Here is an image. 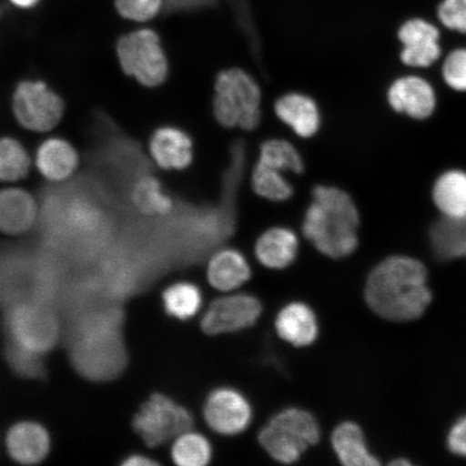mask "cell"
Returning a JSON list of instances; mask_svg holds the SVG:
<instances>
[{"label":"cell","instance_id":"18","mask_svg":"<svg viewBox=\"0 0 466 466\" xmlns=\"http://www.w3.org/2000/svg\"><path fill=\"white\" fill-rule=\"evenodd\" d=\"M5 447L11 459L21 464H37L48 456L50 436L42 424L23 421L13 425L5 437Z\"/></svg>","mask_w":466,"mask_h":466},{"label":"cell","instance_id":"40","mask_svg":"<svg viewBox=\"0 0 466 466\" xmlns=\"http://www.w3.org/2000/svg\"><path fill=\"white\" fill-rule=\"evenodd\" d=\"M3 14H4V10L2 8H0V17H2Z\"/></svg>","mask_w":466,"mask_h":466},{"label":"cell","instance_id":"23","mask_svg":"<svg viewBox=\"0 0 466 466\" xmlns=\"http://www.w3.org/2000/svg\"><path fill=\"white\" fill-rule=\"evenodd\" d=\"M79 156L71 143L63 138H49L39 146L36 166L49 182H63L74 177Z\"/></svg>","mask_w":466,"mask_h":466},{"label":"cell","instance_id":"10","mask_svg":"<svg viewBox=\"0 0 466 466\" xmlns=\"http://www.w3.org/2000/svg\"><path fill=\"white\" fill-rule=\"evenodd\" d=\"M132 425L146 445L158 447L188 432L194 427V417L187 408L156 393L139 408Z\"/></svg>","mask_w":466,"mask_h":466},{"label":"cell","instance_id":"19","mask_svg":"<svg viewBox=\"0 0 466 466\" xmlns=\"http://www.w3.org/2000/svg\"><path fill=\"white\" fill-rule=\"evenodd\" d=\"M37 218L36 197L20 188L0 190V232L22 235L35 228Z\"/></svg>","mask_w":466,"mask_h":466},{"label":"cell","instance_id":"36","mask_svg":"<svg viewBox=\"0 0 466 466\" xmlns=\"http://www.w3.org/2000/svg\"><path fill=\"white\" fill-rule=\"evenodd\" d=\"M448 446L453 453L466 457V416L453 425L448 436Z\"/></svg>","mask_w":466,"mask_h":466},{"label":"cell","instance_id":"2","mask_svg":"<svg viewBox=\"0 0 466 466\" xmlns=\"http://www.w3.org/2000/svg\"><path fill=\"white\" fill-rule=\"evenodd\" d=\"M124 311L109 304L71 319L66 333L69 360L86 380L109 381L126 370Z\"/></svg>","mask_w":466,"mask_h":466},{"label":"cell","instance_id":"21","mask_svg":"<svg viewBox=\"0 0 466 466\" xmlns=\"http://www.w3.org/2000/svg\"><path fill=\"white\" fill-rule=\"evenodd\" d=\"M277 333L295 347L312 345L319 336V324L312 309L304 302H290L279 312Z\"/></svg>","mask_w":466,"mask_h":466},{"label":"cell","instance_id":"25","mask_svg":"<svg viewBox=\"0 0 466 466\" xmlns=\"http://www.w3.org/2000/svg\"><path fill=\"white\" fill-rule=\"evenodd\" d=\"M331 445L339 461L346 466H375L377 458L367 447L362 429L354 422H342L331 435Z\"/></svg>","mask_w":466,"mask_h":466},{"label":"cell","instance_id":"20","mask_svg":"<svg viewBox=\"0 0 466 466\" xmlns=\"http://www.w3.org/2000/svg\"><path fill=\"white\" fill-rule=\"evenodd\" d=\"M299 250V237L287 227H272L262 233L255 244V255L260 264L275 270L293 264Z\"/></svg>","mask_w":466,"mask_h":466},{"label":"cell","instance_id":"39","mask_svg":"<svg viewBox=\"0 0 466 466\" xmlns=\"http://www.w3.org/2000/svg\"><path fill=\"white\" fill-rule=\"evenodd\" d=\"M392 464H394V465H400V464L408 465V464H410V463H408V462L406 461V460H401V461H398V460H396V461H394Z\"/></svg>","mask_w":466,"mask_h":466},{"label":"cell","instance_id":"26","mask_svg":"<svg viewBox=\"0 0 466 466\" xmlns=\"http://www.w3.org/2000/svg\"><path fill=\"white\" fill-rule=\"evenodd\" d=\"M431 246L440 259L451 260L466 256V215L459 218H441L430 232Z\"/></svg>","mask_w":466,"mask_h":466},{"label":"cell","instance_id":"6","mask_svg":"<svg viewBox=\"0 0 466 466\" xmlns=\"http://www.w3.org/2000/svg\"><path fill=\"white\" fill-rule=\"evenodd\" d=\"M213 114L226 129L253 131L261 121L260 86L241 68L221 71L215 80Z\"/></svg>","mask_w":466,"mask_h":466},{"label":"cell","instance_id":"30","mask_svg":"<svg viewBox=\"0 0 466 466\" xmlns=\"http://www.w3.org/2000/svg\"><path fill=\"white\" fill-rule=\"evenodd\" d=\"M172 459L179 466H204L212 459V446L207 437L188 431L175 440Z\"/></svg>","mask_w":466,"mask_h":466},{"label":"cell","instance_id":"33","mask_svg":"<svg viewBox=\"0 0 466 466\" xmlns=\"http://www.w3.org/2000/svg\"><path fill=\"white\" fill-rule=\"evenodd\" d=\"M436 17L448 31L466 35V0H440Z\"/></svg>","mask_w":466,"mask_h":466},{"label":"cell","instance_id":"35","mask_svg":"<svg viewBox=\"0 0 466 466\" xmlns=\"http://www.w3.org/2000/svg\"><path fill=\"white\" fill-rule=\"evenodd\" d=\"M441 75L451 89L466 92V48L450 52L442 63Z\"/></svg>","mask_w":466,"mask_h":466},{"label":"cell","instance_id":"37","mask_svg":"<svg viewBox=\"0 0 466 466\" xmlns=\"http://www.w3.org/2000/svg\"><path fill=\"white\" fill-rule=\"evenodd\" d=\"M120 464L125 466H151L159 463L155 461L154 459L145 456V454L134 453L122 460Z\"/></svg>","mask_w":466,"mask_h":466},{"label":"cell","instance_id":"38","mask_svg":"<svg viewBox=\"0 0 466 466\" xmlns=\"http://www.w3.org/2000/svg\"><path fill=\"white\" fill-rule=\"evenodd\" d=\"M9 3L13 4L16 8L32 9L36 7L40 0H9Z\"/></svg>","mask_w":466,"mask_h":466},{"label":"cell","instance_id":"32","mask_svg":"<svg viewBox=\"0 0 466 466\" xmlns=\"http://www.w3.org/2000/svg\"><path fill=\"white\" fill-rule=\"evenodd\" d=\"M5 362L17 376L25 379H44L46 369L44 354L32 351L17 343L5 339L4 347Z\"/></svg>","mask_w":466,"mask_h":466},{"label":"cell","instance_id":"11","mask_svg":"<svg viewBox=\"0 0 466 466\" xmlns=\"http://www.w3.org/2000/svg\"><path fill=\"white\" fill-rule=\"evenodd\" d=\"M64 102L43 81H22L16 86L13 109L15 119L25 129L46 132L54 129L64 114Z\"/></svg>","mask_w":466,"mask_h":466},{"label":"cell","instance_id":"8","mask_svg":"<svg viewBox=\"0 0 466 466\" xmlns=\"http://www.w3.org/2000/svg\"><path fill=\"white\" fill-rule=\"evenodd\" d=\"M3 329L5 339L44 355L61 336L60 318L54 306L44 302H23L5 309Z\"/></svg>","mask_w":466,"mask_h":466},{"label":"cell","instance_id":"17","mask_svg":"<svg viewBox=\"0 0 466 466\" xmlns=\"http://www.w3.org/2000/svg\"><path fill=\"white\" fill-rule=\"evenodd\" d=\"M275 113L284 125L301 138L317 136L322 124L319 105L304 93L290 92L279 97Z\"/></svg>","mask_w":466,"mask_h":466},{"label":"cell","instance_id":"28","mask_svg":"<svg viewBox=\"0 0 466 466\" xmlns=\"http://www.w3.org/2000/svg\"><path fill=\"white\" fill-rule=\"evenodd\" d=\"M163 308L168 316L180 320L194 318L202 306V294L197 285L178 282L162 294Z\"/></svg>","mask_w":466,"mask_h":466},{"label":"cell","instance_id":"22","mask_svg":"<svg viewBox=\"0 0 466 466\" xmlns=\"http://www.w3.org/2000/svg\"><path fill=\"white\" fill-rule=\"evenodd\" d=\"M252 276L248 262L233 248L219 249L208 261V279L211 287L225 293L240 289Z\"/></svg>","mask_w":466,"mask_h":466},{"label":"cell","instance_id":"29","mask_svg":"<svg viewBox=\"0 0 466 466\" xmlns=\"http://www.w3.org/2000/svg\"><path fill=\"white\" fill-rule=\"evenodd\" d=\"M258 162L283 173L300 175L305 172V162L299 149L283 138H270L262 143Z\"/></svg>","mask_w":466,"mask_h":466},{"label":"cell","instance_id":"9","mask_svg":"<svg viewBox=\"0 0 466 466\" xmlns=\"http://www.w3.org/2000/svg\"><path fill=\"white\" fill-rule=\"evenodd\" d=\"M116 56L122 71L147 87L159 86L168 77V60L158 33L137 29L116 42Z\"/></svg>","mask_w":466,"mask_h":466},{"label":"cell","instance_id":"34","mask_svg":"<svg viewBox=\"0 0 466 466\" xmlns=\"http://www.w3.org/2000/svg\"><path fill=\"white\" fill-rule=\"evenodd\" d=\"M166 0H115L116 11L125 19L146 22L154 19L165 8Z\"/></svg>","mask_w":466,"mask_h":466},{"label":"cell","instance_id":"3","mask_svg":"<svg viewBox=\"0 0 466 466\" xmlns=\"http://www.w3.org/2000/svg\"><path fill=\"white\" fill-rule=\"evenodd\" d=\"M66 265L39 242L0 244V309L5 311L23 302L54 306L61 297Z\"/></svg>","mask_w":466,"mask_h":466},{"label":"cell","instance_id":"24","mask_svg":"<svg viewBox=\"0 0 466 466\" xmlns=\"http://www.w3.org/2000/svg\"><path fill=\"white\" fill-rule=\"evenodd\" d=\"M432 199L442 218H459L466 215V171L451 168L436 178Z\"/></svg>","mask_w":466,"mask_h":466},{"label":"cell","instance_id":"27","mask_svg":"<svg viewBox=\"0 0 466 466\" xmlns=\"http://www.w3.org/2000/svg\"><path fill=\"white\" fill-rule=\"evenodd\" d=\"M284 174L258 161L250 177L252 189L262 199L271 202L288 201L294 195V187Z\"/></svg>","mask_w":466,"mask_h":466},{"label":"cell","instance_id":"13","mask_svg":"<svg viewBox=\"0 0 466 466\" xmlns=\"http://www.w3.org/2000/svg\"><path fill=\"white\" fill-rule=\"evenodd\" d=\"M441 31L434 23L420 16L410 17L400 25V61L413 68L432 66L441 55Z\"/></svg>","mask_w":466,"mask_h":466},{"label":"cell","instance_id":"4","mask_svg":"<svg viewBox=\"0 0 466 466\" xmlns=\"http://www.w3.org/2000/svg\"><path fill=\"white\" fill-rule=\"evenodd\" d=\"M427 279V269L420 261L392 256L376 266L367 278V305L377 316L394 322L417 319L432 301Z\"/></svg>","mask_w":466,"mask_h":466},{"label":"cell","instance_id":"5","mask_svg":"<svg viewBox=\"0 0 466 466\" xmlns=\"http://www.w3.org/2000/svg\"><path fill=\"white\" fill-rule=\"evenodd\" d=\"M360 218L357 204L346 190L319 185L302 220V233L319 253L341 259L359 247Z\"/></svg>","mask_w":466,"mask_h":466},{"label":"cell","instance_id":"31","mask_svg":"<svg viewBox=\"0 0 466 466\" xmlns=\"http://www.w3.org/2000/svg\"><path fill=\"white\" fill-rule=\"evenodd\" d=\"M32 161L27 150L14 137L0 138V180L15 182L25 178Z\"/></svg>","mask_w":466,"mask_h":466},{"label":"cell","instance_id":"16","mask_svg":"<svg viewBox=\"0 0 466 466\" xmlns=\"http://www.w3.org/2000/svg\"><path fill=\"white\" fill-rule=\"evenodd\" d=\"M149 155L162 170L182 171L194 160V141L180 127L163 126L150 137Z\"/></svg>","mask_w":466,"mask_h":466},{"label":"cell","instance_id":"7","mask_svg":"<svg viewBox=\"0 0 466 466\" xmlns=\"http://www.w3.org/2000/svg\"><path fill=\"white\" fill-rule=\"evenodd\" d=\"M320 430L316 417L300 408H288L272 417L261 429L258 441L276 461L291 464L317 445Z\"/></svg>","mask_w":466,"mask_h":466},{"label":"cell","instance_id":"14","mask_svg":"<svg viewBox=\"0 0 466 466\" xmlns=\"http://www.w3.org/2000/svg\"><path fill=\"white\" fill-rule=\"evenodd\" d=\"M203 416L214 432L233 436L248 428L252 421V407L237 390L220 388L208 395L203 407Z\"/></svg>","mask_w":466,"mask_h":466},{"label":"cell","instance_id":"12","mask_svg":"<svg viewBox=\"0 0 466 466\" xmlns=\"http://www.w3.org/2000/svg\"><path fill=\"white\" fill-rule=\"evenodd\" d=\"M262 311L260 301L248 294H230L212 301L201 319L207 335L237 333L252 328Z\"/></svg>","mask_w":466,"mask_h":466},{"label":"cell","instance_id":"1","mask_svg":"<svg viewBox=\"0 0 466 466\" xmlns=\"http://www.w3.org/2000/svg\"><path fill=\"white\" fill-rule=\"evenodd\" d=\"M38 241L66 264H96L116 240L119 218L112 199L85 168L37 191Z\"/></svg>","mask_w":466,"mask_h":466},{"label":"cell","instance_id":"15","mask_svg":"<svg viewBox=\"0 0 466 466\" xmlns=\"http://www.w3.org/2000/svg\"><path fill=\"white\" fill-rule=\"evenodd\" d=\"M387 97L394 112L416 120L430 118L437 106L434 86L416 75L395 79L389 86Z\"/></svg>","mask_w":466,"mask_h":466}]
</instances>
